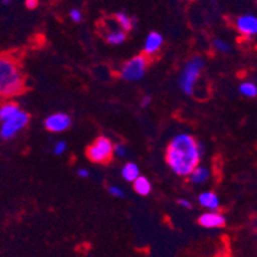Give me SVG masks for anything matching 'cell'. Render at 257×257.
Wrapping results in <instances>:
<instances>
[{"label": "cell", "mask_w": 257, "mask_h": 257, "mask_svg": "<svg viewBox=\"0 0 257 257\" xmlns=\"http://www.w3.org/2000/svg\"><path fill=\"white\" fill-rule=\"evenodd\" d=\"M150 104H151V97L150 96H145L144 99L141 100V106L142 107H147Z\"/></svg>", "instance_id": "cell-27"}, {"label": "cell", "mask_w": 257, "mask_h": 257, "mask_svg": "<svg viewBox=\"0 0 257 257\" xmlns=\"http://www.w3.org/2000/svg\"><path fill=\"white\" fill-rule=\"evenodd\" d=\"M120 175L124 181L133 183V182L136 181L140 175H141V173H140V167L136 163H133V161H128V163H125V164L123 165V168H121Z\"/></svg>", "instance_id": "cell-14"}, {"label": "cell", "mask_w": 257, "mask_h": 257, "mask_svg": "<svg viewBox=\"0 0 257 257\" xmlns=\"http://www.w3.org/2000/svg\"><path fill=\"white\" fill-rule=\"evenodd\" d=\"M204 67L205 62L200 55L191 58L184 64L178 81L179 88L182 90V92L186 93V95H192L193 91H195L196 83H197L198 78L201 77Z\"/></svg>", "instance_id": "cell-3"}, {"label": "cell", "mask_w": 257, "mask_h": 257, "mask_svg": "<svg viewBox=\"0 0 257 257\" xmlns=\"http://www.w3.org/2000/svg\"><path fill=\"white\" fill-rule=\"evenodd\" d=\"M188 177H189V181L192 182L193 184H204L210 179V177H211V172H210L209 168L205 167V165L198 164L197 167L191 172V174H189Z\"/></svg>", "instance_id": "cell-12"}, {"label": "cell", "mask_w": 257, "mask_h": 257, "mask_svg": "<svg viewBox=\"0 0 257 257\" xmlns=\"http://www.w3.org/2000/svg\"><path fill=\"white\" fill-rule=\"evenodd\" d=\"M114 21H115L118 29H120L121 31H124L125 34L130 31H132L136 26V20L131 16H128L124 12H119L114 16Z\"/></svg>", "instance_id": "cell-13"}, {"label": "cell", "mask_w": 257, "mask_h": 257, "mask_svg": "<svg viewBox=\"0 0 257 257\" xmlns=\"http://www.w3.org/2000/svg\"><path fill=\"white\" fill-rule=\"evenodd\" d=\"M20 109V105L13 101H7L0 105V123L15 115Z\"/></svg>", "instance_id": "cell-17"}, {"label": "cell", "mask_w": 257, "mask_h": 257, "mask_svg": "<svg viewBox=\"0 0 257 257\" xmlns=\"http://www.w3.org/2000/svg\"><path fill=\"white\" fill-rule=\"evenodd\" d=\"M235 29L242 36L253 37L257 34V18L254 15H243L235 20Z\"/></svg>", "instance_id": "cell-8"}, {"label": "cell", "mask_w": 257, "mask_h": 257, "mask_svg": "<svg viewBox=\"0 0 257 257\" xmlns=\"http://www.w3.org/2000/svg\"><path fill=\"white\" fill-rule=\"evenodd\" d=\"M198 204L209 211H218L220 209V198L212 191H205L197 197Z\"/></svg>", "instance_id": "cell-11"}, {"label": "cell", "mask_w": 257, "mask_h": 257, "mask_svg": "<svg viewBox=\"0 0 257 257\" xmlns=\"http://www.w3.org/2000/svg\"><path fill=\"white\" fill-rule=\"evenodd\" d=\"M29 121V113H26L25 110L20 109L15 115L0 123V139L3 141H9V140L15 139L21 131L27 127Z\"/></svg>", "instance_id": "cell-4"}, {"label": "cell", "mask_w": 257, "mask_h": 257, "mask_svg": "<svg viewBox=\"0 0 257 257\" xmlns=\"http://www.w3.org/2000/svg\"><path fill=\"white\" fill-rule=\"evenodd\" d=\"M25 6L29 9H36L39 6V0H25Z\"/></svg>", "instance_id": "cell-26"}, {"label": "cell", "mask_w": 257, "mask_h": 257, "mask_svg": "<svg viewBox=\"0 0 257 257\" xmlns=\"http://www.w3.org/2000/svg\"><path fill=\"white\" fill-rule=\"evenodd\" d=\"M238 91L244 97L254 99L257 96V85L254 82H252V81H244V82H242L239 85Z\"/></svg>", "instance_id": "cell-18"}, {"label": "cell", "mask_w": 257, "mask_h": 257, "mask_svg": "<svg viewBox=\"0 0 257 257\" xmlns=\"http://www.w3.org/2000/svg\"><path fill=\"white\" fill-rule=\"evenodd\" d=\"M25 90V79L15 58L0 55V97L11 99Z\"/></svg>", "instance_id": "cell-2"}, {"label": "cell", "mask_w": 257, "mask_h": 257, "mask_svg": "<svg viewBox=\"0 0 257 257\" xmlns=\"http://www.w3.org/2000/svg\"><path fill=\"white\" fill-rule=\"evenodd\" d=\"M214 48H215V50L219 51V53H221V54H228V53H230V50H232V46L229 45L225 40H223V39L215 40Z\"/></svg>", "instance_id": "cell-19"}, {"label": "cell", "mask_w": 257, "mask_h": 257, "mask_svg": "<svg viewBox=\"0 0 257 257\" xmlns=\"http://www.w3.org/2000/svg\"><path fill=\"white\" fill-rule=\"evenodd\" d=\"M107 191H109V193H110V195L115 198H124L125 197L124 189L119 186H115V184H113V186H109Z\"/></svg>", "instance_id": "cell-20"}, {"label": "cell", "mask_w": 257, "mask_h": 257, "mask_svg": "<svg viewBox=\"0 0 257 257\" xmlns=\"http://www.w3.org/2000/svg\"><path fill=\"white\" fill-rule=\"evenodd\" d=\"M67 149H68V145H67V142L65 141H58L54 144V147H53V151L55 155H63V154L67 151Z\"/></svg>", "instance_id": "cell-21"}, {"label": "cell", "mask_w": 257, "mask_h": 257, "mask_svg": "<svg viewBox=\"0 0 257 257\" xmlns=\"http://www.w3.org/2000/svg\"><path fill=\"white\" fill-rule=\"evenodd\" d=\"M149 60L145 55H136L124 64L120 68V77L127 82H139L145 77L147 71Z\"/></svg>", "instance_id": "cell-5"}, {"label": "cell", "mask_w": 257, "mask_h": 257, "mask_svg": "<svg viewBox=\"0 0 257 257\" xmlns=\"http://www.w3.org/2000/svg\"><path fill=\"white\" fill-rule=\"evenodd\" d=\"M114 144L110 139L101 136L95 140L92 145L87 149V156L92 163L96 164H106L113 158Z\"/></svg>", "instance_id": "cell-6"}, {"label": "cell", "mask_w": 257, "mask_h": 257, "mask_svg": "<svg viewBox=\"0 0 257 257\" xmlns=\"http://www.w3.org/2000/svg\"><path fill=\"white\" fill-rule=\"evenodd\" d=\"M204 155V145L197 142L188 133H179L173 137L165 151L168 167L179 177H188L200 164Z\"/></svg>", "instance_id": "cell-1"}, {"label": "cell", "mask_w": 257, "mask_h": 257, "mask_svg": "<svg viewBox=\"0 0 257 257\" xmlns=\"http://www.w3.org/2000/svg\"><path fill=\"white\" fill-rule=\"evenodd\" d=\"M12 2H13V0H2V4H4V6H9Z\"/></svg>", "instance_id": "cell-28"}, {"label": "cell", "mask_w": 257, "mask_h": 257, "mask_svg": "<svg viewBox=\"0 0 257 257\" xmlns=\"http://www.w3.org/2000/svg\"><path fill=\"white\" fill-rule=\"evenodd\" d=\"M77 175H78L79 178L85 179V178H88V177H90V172H88L86 168H79V169L77 170Z\"/></svg>", "instance_id": "cell-25"}, {"label": "cell", "mask_w": 257, "mask_h": 257, "mask_svg": "<svg viewBox=\"0 0 257 257\" xmlns=\"http://www.w3.org/2000/svg\"><path fill=\"white\" fill-rule=\"evenodd\" d=\"M127 153H128L127 147H125L124 145H121V144L114 145L113 154L118 156V158H125V156H127Z\"/></svg>", "instance_id": "cell-22"}, {"label": "cell", "mask_w": 257, "mask_h": 257, "mask_svg": "<svg viewBox=\"0 0 257 257\" xmlns=\"http://www.w3.org/2000/svg\"><path fill=\"white\" fill-rule=\"evenodd\" d=\"M163 44H164V37H163V35L155 31L150 32L146 36V40H145L144 55L145 57H153V55L158 54L161 46H163Z\"/></svg>", "instance_id": "cell-10"}, {"label": "cell", "mask_w": 257, "mask_h": 257, "mask_svg": "<svg viewBox=\"0 0 257 257\" xmlns=\"http://www.w3.org/2000/svg\"><path fill=\"white\" fill-rule=\"evenodd\" d=\"M226 219L221 212L219 211H207L200 215L198 218V224L206 229L221 228L225 225Z\"/></svg>", "instance_id": "cell-9"}, {"label": "cell", "mask_w": 257, "mask_h": 257, "mask_svg": "<svg viewBox=\"0 0 257 257\" xmlns=\"http://www.w3.org/2000/svg\"><path fill=\"white\" fill-rule=\"evenodd\" d=\"M69 18H71L72 22L74 23H79L81 21H82L83 16H82V12L79 11V9L77 8H73L69 11Z\"/></svg>", "instance_id": "cell-23"}, {"label": "cell", "mask_w": 257, "mask_h": 257, "mask_svg": "<svg viewBox=\"0 0 257 257\" xmlns=\"http://www.w3.org/2000/svg\"><path fill=\"white\" fill-rule=\"evenodd\" d=\"M127 35L120 29H111L105 34V41L111 46H118L124 43Z\"/></svg>", "instance_id": "cell-16"}, {"label": "cell", "mask_w": 257, "mask_h": 257, "mask_svg": "<svg viewBox=\"0 0 257 257\" xmlns=\"http://www.w3.org/2000/svg\"><path fill=\"white\" fill-rule=\"evenodd\" d=\"M178 205L181 207H183V209H186V210L192 209V204H191V201H188L187 198H179Z\"/></svg>", "instance_id": "cell-24"}, {"label": "cell", "mask_w": 257, "mask_h": 257, "mask_svg": "<svg viewBox=\"0 0 257 257\" xmlns=\"http://www.w3.org/2000/svg\"><path fill=\"white\" fill-rule=\"evenodd\" d=\"M46 130L53 133H62L68 131L72 125V118L65 113L50 114L44 121Z\"/></svg>", "instance_id": "cell-7"}, {"label": "cell", "mask_w": 257, "mask_h": 257, "mask_svg": "<svg viewBox=\"0 0 257 257\" xmlns=\"http://www.w3.org/2000/svg\"><path fill=\"white\" fill-rule=\"evenodd\" d=\"M133 189L135 192L140 196H149L153 191V184L149 181V178L144 177V175H140L136 181L133 182Z\"/></svg>", "instance_id": "cell-15"}]
</instances>
